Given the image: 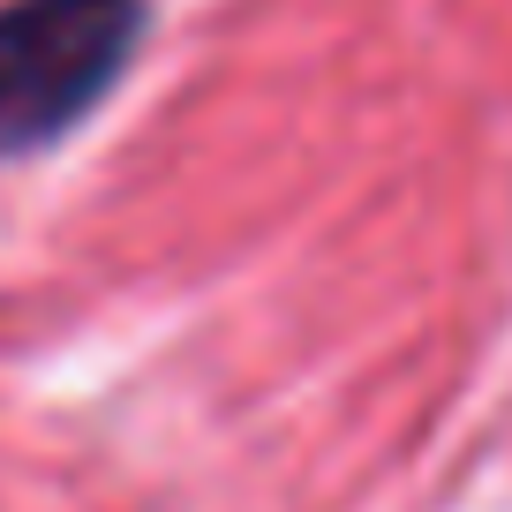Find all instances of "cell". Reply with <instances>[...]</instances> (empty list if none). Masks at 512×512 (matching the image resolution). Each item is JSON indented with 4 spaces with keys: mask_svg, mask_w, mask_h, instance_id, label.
<instances>
[{
    "mask_svg": "<svg viewBox=\"0 0 512 512\" xmlns=\"http://www.w3.org/2000/svg\"><path fill=\"white\" fill-rule=\"evenodd\" d=\"M144 46V0H8L0 8V159L83 121Z\"/></svg>",
    "mask_w": 512,
    "mask_h": 512,
    "instance_id": "6da1fadb",
    "label": "cell"
}]
</instances>
